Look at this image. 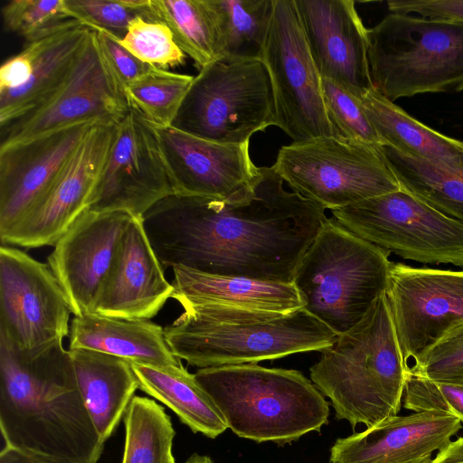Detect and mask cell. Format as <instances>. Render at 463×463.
<instances>
[{"label": "cell", "instance_id": "1", "mask_svg": "<svg viewBox=\"0 0 463 463\" xmlns=\"http://www.w3.org/2000/svg\"><path fill=\"white\" fill-rule=\"evenodd\" d=\"M274 166H261L245 202L173 194L143 216L162 266L254 279L292 282L327 217L325 209L288 192Z\"/></svg>", "mask_w": 463, "mask_h": 463}, {"label": "cell", "instance_id": "2", "mask_svg": "<svg viewBox=\"0 0 463 463\" xmlns=\"http://www.w3.org/2000/svg\"><path fill=\"white\" fill-rule=\"evenodd\" d=\"M0 429L5 446L97 463L104 442L62 341L22 353L0 335Z\"/></svg>", "mask_w": 463, "mask_h": 463}, {"label": "cell", "instance_id": "3", "mask_svg": "<svg viewBox=\"0 0 463 463\" xmlns=\"http://www.w3.org/2000/svg\"><path fill=\"white\" fill-rule=\"evenodd\" d=\"M320 353L310 380L330 399L337 420L371 428L398 415L408 373L385 293Z\"/></svg>", "mask_w": 463, "mask_h": 463}, {"label": "cell", "instance_id": "4", "mask_svg": "<svg viewBox=\"0 0 463 463\" xmlns=\"http://www.w3.org/2000/svg\"><path fill=\"white\" fill-rule=\"evenodd\" d=\"M194 376L241 438L285 445L328 422V402L298 370L243 364L201 368Z\"/></svg>", "mask_w": 463, "mask_h": 463}, {"label": "cell", "instance_id": "5", "mask_svg": "<svg viewBox=\"0 0 463 463\" xmlns=\"http://www.w3.org/2000/svg\"><path fill=\"white\" fill-rule=\"evenodd\" d=\"M184 309L164 328L165 341L174 355L199 369L320 352L337 336L304 308L287 315Z\"/></svg>", "mask_w": 463, "mask_h": 463}, {"label": "cell", "instance_id": "6", "mask_svg": "<svg viewBox=\"0 0 463 463\" xmlns=\"http://www.w3.org/2000/svg\"><path fill=\"white\" fill-rule=\"evenodd\" d=\"M390 253L327 218L303 255L293 282L304 309L335 334L354 326L385 293Z\"/></svg>", "mask_w": 463, "mask_h": 463}, {"label": "cell", "instance_id": "7", "mask_svg": "<svg viewBox=\"0 0 463 463\" xmlns=\"http://www.w3.org/2000/svg\"><path fill=\"white\" fill-rule=\"evenodd\" d=\"M368 41L373 87L389 100L463 90V23L390 13Z\"/></svg>", "mask_w": 463, "mask_h": 463}, {"label": "cell", "instance_id": "8", "mask_svg": "<svg viewBox=\"0 0 463 463\" xmlns=\"http://www.w3.org/2000/svg\"><path fill=\"white\" fill-rule=\"evenodd\" d=\"M276 125L272 85L263 61L222 56L194 78L172 127L218 143L244 144Z\"/></svg>", "mask_w": 463, "mask_h": 463}, {"label": "cell", "instance_id": "9", "mask_svg": "<svg viewBox=\"0 0 463 463\" xmlns=\"http://www.w3.org/2000/svg\"><path fill=\"white\" fill-rule=\"evenodd\" d=\"M382 147L338 137L292 142L273 166L293 192L332 211L401 188Z\"/></svg>", "mask_w": 463, "mask_h": 463}, {"label": "cell", "instance_id": "10", "mask_svg": "<svg viewBox=\"0 0 463 463\" xmlns=\"http://www.w3.org/2000/svg\"><path fill=\"white\" fill-rule=\"evenodd\" d=\"M331 213L348 231L389 253L463 268V222L402 188Z\"/></svg>", "mask_w": 463, "mask_h": 463}, {"label": "cell", "instance_id": "11", "mask_svg": "<svg viewBox=\"0 0 463 463\" xmlns=\"http://www.w3.org/2000/svg\"><path fill=\"white\" fill-rule=\"evenodd\" d=\"M260 60L272 85L276 127L293 142L335 137L295 0H274Z\"/></svg>", "mask_w": 463, "mask_h": 463}, {"label": "cell", "instance_id": "12", "mask_svg": "<svg viewBox=\"0 0 463 463\" xmlns=\"http://www.w3.org/2000/svg\"><path fill=\"white\" fill-rule=\"evenodd\" d=\"M69 300L49 265L10 245L0 248V335L19 352L70 335Z\"/></svg>", "mask_w": 463, "mask_h": 463}, {"label": "cell", "instance_id": "13", "mask_svg": "<svg viewBox=\"0 0 463 463\" xmlns=\"http://www.w3.org/2000/svg\"><path fill=\"white\" fill-rule=\"evenodd\" d=\"M385 294L407 373L463 324V270L392 262Z\"/></svg>", "mask_w": 463, "mask_h": 463}, {"label": "cell", "instance_id": "14", "mask_svg": "<svg viewBox=\"0 0 463 463\" xmlns=\"http://www.w3.org/2000/svg\"><path fill=\"white\" fill-rule=\"evenodd\" d=\"M175 188L152 125L129 109L117 124L89 210L143 218Z\"/></svg>", "mask_w": 463, "mask_h": 463}, {"label": "cell", "instance_id": "15", "mask_svg": "<svg viewBox=\"0 0 463 463\" xmlns=\"http://www.w3.org/2000/svg\"><path fill=\"white\" fill-rule=\"evenodd\" d=\"M123 93L101 58L94 31L71 73L43 103L1 128L0 147L81 122L118 124L128 113Z\"/></svg>", "mask_w": 463, "mask_h": 463}, {"label": "cell", "instance_id": "16", "mask_svg": "<svg viewBox=\"0 0 463 463\" xmlns=\"http://www.w3.org/2000/svg\"><path fill=\"white\" fill-rule=\"evenodd\" d=\"M173 181L175 194L250 200L261 176L249 144H222L179 130L153 126Z\"/></svg>", "mask_w": 463, "mask_h": 463}, {"label": "cell", "instance_id": "17", "mask_svg": "<svg viewBox=\"0 0 463 463\" xmlns=\"http://www.w3.org/2000/svg\"><path fill=\"white\" fill-rule=\"evenodd\" d=\"M97 123L71 125L0 147V238L43 202Z\"/></svg>", "mask_w": 463, "mask_h": 463}, {"label": "cell", "instance_id": "18", "mask_svg": "<svg viewBox=\"0 0 463 463\" xmlns=\"http://www.w3.org/2000/svg\"><path fill=\"white\" fill-rule=\"evenodd\" d=\"M116 127L117 124L97 123L90 128L43 202L0 238L2 244L24 248L55 245L90 209Z\"/></svg>", "mask_w": 463, "mask_h": 463}, {"label": "cell", "instance_id": "19", "mask_svg": "<svg viewBox=\"0 0 463 463\" xmlns=\"http://www.w3.org/2000/svg\"><path fill=\"white\" fill-rule=\"evenodd\" d=\"M132 216L123 212H84L58 240L48 265L74 316L93 313Z\"/></svg>", "mask_w": 463, "mask_h": 463}, {"label": "cell", "instance_id": "20", "mask_svg": "<svg viewBox=\"0 0 463 463\" xmlns=\"http://www.w3.org/2000/svg\"><path fill=\"white\" fill-rule=\"evenodd\" d=\"M307 44L321 78L360 97L373 88L368 29L353 0H295Z\"/></svg>", "mask_w": 463, "mask_h": 463}, {"label": "cell", "instance_id": "21", "mask_svg": "<svg viewBox=\"0 0 463 463\" xmlns=\"http://www.w3.org/2000/svg\"><path fill=\"white\" fill-rule=\"evenodd\" d=\"M462 428L439 411L390 417L365 430L335 440L330 463H430Z\"/></svg>", "mask_w": 463, "mask_h": 463}, {"label": "cell", "instance_id": "22", "mask_svg": "<svg viewBox=\"0 0 463 463\" xmlns=\"http://www.w3.org/2000/svg\"><path fill=\"white\" fill-rule=\"evenodd\" d=\"M174 290L150 244L142 218L132 216L93 313L123 319H151L172 298Z\"/></svg>", "mask_w": 463, "mask_h": 463}, {"label": "cell", "instance_id": "23", "mask_svg": "<svg viewBox=\"0 0 463 463\" xmlns=\"http://www.w3.org/2000/svg\"><path fill=\"white\" fill-rule=\"evenodd\" d=\"M175 298L184 308L287 315L304 301L294 282L254 279L173 267Z\"/></svg>", "mask_w": 463, "mask_h": 463}, {"label": "cell", "instance_id": "24", "mask_svg": "<svg viewBox=\"0 0 463 463\" xmlns=\"http://www.w3.org/2000/svg\"><path fill=\"white\" fill-rule=\"evenodd\" d=\"M90 33V28L73 21L26 43L32 71L24 86L0 91L1 128L39 107L59 89L71 73Z\"/></svg>", "mask_w": 463, "mask_h": 463}, {"label": "cell", "instance_id": "25", "mask_svg": "<svg viewBox=\"0 0 463 463\" xmlns=\"http://www.w3.org/2000/svg\"><path fill=\"white\" fill-rule=\"evenodd\" d=\"M87 349L159 367L176 366L164 328L149 319H123L95 313L74 316L70 326L69 349Z\"/></svg>", "mask_w": 463, "mask_h": 463}, {"label": "cell", "instance_id": "26", "mask_svg": "<svg viewBox=\"0 0 463 463\" xmlns=\"http://www.w3.org/2000/svg\"><path fill=\"white\" fill-rule=\"evenodd\" d=\"M69 352L85 407L105 443L139 388L137 378L125 359L87 349Z\"/></svg>", "mask_w": 463, "mask_h": 463}, {"label": "cell", "instance_id": "27", "mask_svg": "<svg viewBox=\"0 0 463 463\" xmlns=\"http://www.w3.org/2000/svg\"><path fill=\"white\" fill-rule=\"evenodd\" d=\"M364 109L384 146L446 167L463 164V141L430 128L374 88L360 96Z\"/></svg>", "mask_w": 463, "mask_h": 463}, {"label": "cell", "instance_id": "28", "mask_svg": "<svg viewBox=\"0 0 463 463\" xmlns=\"http://www.w3.org/2000/svg\"><path fill=\"white\" fill-rule=\"evenodd\" d=\"M130 364L139 389L170 408L194 433L215 439L228 429L214 402L183 364L170 367Z\"/></svg>", "mask_w": 463, "mask_h": 463}, {"label": "cell", "instance_id": "29", "mask_svg": "<svg viewBox=\"0 0 463 463\" xmlns=\"http://www.w3.org/2000/svg\"><path fill=\"white\" fill-rule=\"evenodd\" d=\"M148 20L166 25L178 47L201 70L222 57L213 11L208 0H148Z\"/></svg>", "mask_w": 463, "mask_h": 463}, {"label": "cell", "instance_id": "30", "mask_svg": "<svg viewBox=\"0 0 463 463\" xmlns=\"http://www.w3.org/2000/svg\"><path fill=\"white\" fill-rule=\"evenodd\" d=\"M400 187L445 215L463 222V164L446 167L383 146Z\"/></svg>", "mask_w": 463, "mask_h": 463}, {"label": "cell", "instance_id": "31", "mask_svg": "<svg viewBox=\"0 0 463 463\" xmlns=\"http://www.w3.org/2000/svg\"><path fill=\"white\" fill-rule=\"evenodd\" d=\"M222 56L261 59L274 0H208Z\"/></svg>", "mask_w": 463, "mask_h": 463}, {"label": "cell", "instance_id": "32", "mask_svg": "<svg viewBox=\"0 0 463 463\" xmlns=\"http://www.w3.org/2000/svg\"><path fill=\"white\" fill-rule=\"evenodd\" d=\"M122 463H175L170 417L153 399L134 396L124 415Z\"/></svg>", "mask_w": 463, "mask_h": 463}, {"label": "cell", "instance_id": "33", "mask_svg": "<svg viewBox=\"0 0 463 463\" xmlns=\"http://www.w3.org/2000/svg\"><path fill=\"white\" fill-rule=\"evenodd\" d=\"M194 76L153 67L124 90L130 109L156 127L172 126Z\"/></svg>", "mask_w": 463, "mask_h": 463}, {"label": "cell", "instance_id": "34", "mask_svg": "<svg viewBox=\"0 0 463 463\" xmlns=\"http://www.w3.org/2000/svg\"><path fill=\"white\" fill-rule=\"evenodd\" d=\"M2 17L5 28L27 43L76 21L66 0H12L2 8Z\"/></svg>", "mask_w": 463, "mask_h": 463}, {"label": "cell", "instance_id": "35", "mask_svg": "<svg viewBox=\"0 0 463 463\" xmlns=\"http://www.w3.org/2000/svg\"><path fill=\"white\" fill-rule=\"evenodd\" d=\"M322 92L335 137L379 147L384 146L364 109L360 97L340 83L326 78H322Z\"/></svg>", "mask_w": 463, "mask_h": 463}, {"label": "cell", "instance_id": "36", "mask_svg": "<svg viewBox=\"0 0 463 463\" xmlns=\"http://www.w3.org/2000/svg\"><path fill=\"white\" fill-rule=\"evenodd\" d=\"M119 43L140 61L161 68L184 63L185 54L175 43L169 28L143 16L133 19Z\"/></svg>", "mask_w": 463, "mask_h": 463}, {"label": "cell", "instance_id": "37", "mask_svg": "<svg viewBox=\"0 0 463 463\" xmlns=\"http://www.w3.org/2000/svg\"><path fill=\"white\" fill-rule=\"evenodd\" d=\"M148 0H66L76 21L90 30L101 29L122 38L133 19H148Z\"/></svg>", "mask_w": 463, "mask_h": 463}, {"label": "cell", "instance_id": "38", "mask_svg": "<svg viewBox=\"0 0 463 463\" xmlns=\"http://www.w3.org/2000/svg\"><path fill=\"white\" fill-rule=\"evenodd\" d=\"M408 373L463 385V324L429 348Z\"/></svg>", "mask_w": 463, "mask_h": 463}, {"label": "cell", "instance_id": "39", "mask_svg": "<svg viewBox=\"0 0 463 463\" xmlns=\"http://www.w3.org/2000/svg\"><path fill=\"white\" fill-rule=\"evenodd\" d=\"M402 402L403 407L413 412H444L463 422L462 384L434 382L408 373Z\"/></svg>", "mask_w": 463, "mask_h": 463}, {"label": "cell", "instance_id": "40", "mask_svg": "<svg viewBox=\"0 0 463 463\" xmlns=\"http://www.w3.org/2000/svg\"><path fill=\"white\" fill-rule=\"evenodd\" d=\"M93 31L105 66L122 93L127 86L155 67L134 56L109 32Z\"/></svg>", "mask_w": 463, "mask_h": 463}, {"label": "cell", "instance_id": "41", "mask_svg": "<svg viewBox=\"0 0 463 463\" xmlns=\"http://www.w3.org/2000/svg\"><path fill=\"white\" fill-rule=\"evenodd\" d=\"M390 13L463 23V0H390Z\"/></svg>", "mask_w": 463, "mask_h": 463}, {"label": "cell", "instance_id": "42", "mask_svg": "<svg viewBox=\"0 0 463 463\" xmlns=\"http://www.w3.org/2000/svg\"><path fill=\"white\" fill-rule=\"evenodd\" d=\"M32 71V58L24 47L22 52L7 59L0 69V91L24 86Z\"/></svg>", "mask_w": 463, "mask_h": 463}, {"label": "cell", "instance_id": "43", "mask_svg": "<svg viewBox=\"0 0 463 463\" xmlns=\"http://www.w3.org/2000/svg\"><path fill=\"white\" fill-rule=\"evenodd\" d=\"M0 463H79L70 459L18 449L5 446L0 452Z\"/></svg>", "mask_w": 463, "mask_h": 463}, {"label": "cell", "instance_id": "44", "mask_svg": "<svg viewBox=\"0 0 463 463\" xmlns=\"http://www.w3.org/2000/svg\"><path fill=\"white\" fill-rule=\"evenodd\" d=\"M430 463H463V437L450 441Z\"/></svg>", "mask_w": 463, "mask_h": 463}, {"label": "cell", "instance_id": "45", "mask_svg": "<svg viewBox=\"0 0 463 463\" xmlns=\"http://www.w3.org/2000/svg\"><path fill=\"white\" fill-rule=\"evenodd\" d=\"M184 463H213L212 458L205 455H199L197 453L192 454Z\"/></svg>", "mask_w": 463, "mask_h": 463}]
</instances>
